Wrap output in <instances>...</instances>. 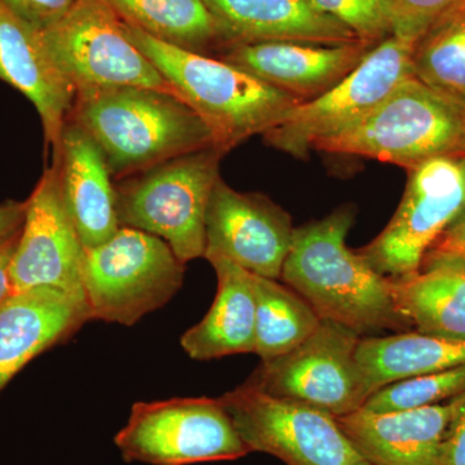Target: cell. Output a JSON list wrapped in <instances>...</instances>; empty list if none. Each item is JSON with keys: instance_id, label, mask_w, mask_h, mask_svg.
Here are the masks:
<instances>
[{"instance_id": "5bb4252c", "label": "cell", "mask_w": 465, "mask_h": 465, "mask_svg": "<svg viewBox=\"0 0 465 465\" xmlns=\"http://www.w3.org/2000/svg\"><path fill=\"white\" fill-rule=\"evenodd\" d=\"M293 231L289 213L271 198L237 192L220 177L208 202L204 256H225L250 273L281 280Z\"/></svg>"}, {"instance_id": "7a4b0ae2", "label": "cell", "mask_w": 465, "mask_h": 465, "mask_svg": "<svg viewBox=\"0 0 465 465\" xmlns=\"http://www.w3.org/2000/svg\"><path fill=\"white\" fill-rule=\"evenodd\" d=\"M70 119L96 142L115 179L215 148L210 127L185 101L150 88H113L76 97Z\"/></svg>"}, {"instance_id": "f546056e", "label": "cell", "mask_w": 465, "mask_h": 465, "mask_svg": "<svg viewBox=\"0 0 465 465\" xmlns=\"http://www.w3.org/2000/svg\"><path fill=\"white\" fill-rule=\"evenodd\" d=\"M21 17L36 29L45 30L56 24L78 0H5Z\"/></svg>"}, {"instance_id": "5b68a950", "label": "cell", "mask_w": 465, "mask_h": 465, "mask_svg": "<svg viewBox=\"0 0 465 465\" xmlns=\"http://www.w3.org/2000/svg\"><path fill=\"white\" fill-rule=\"evenodd\" d=\"M224 155L198 150L124 177L115 185L119 224L167 242L183 264L203 258L208 202Z\"/></svg>"}, {"instance_id": "8fae6325", "label": "cell", "mask_w": 465, "mask_h": 465, "mask_svg": "<svg viewBox=\"0 0 465 465\" xmlns=\"http://www.w3.org/2000/svg\"><path fill=\"white\" fill-rule=\"evenodd\" d=\"M464 210L465 153L430 159L409 170L396 213L357 252L391 280L415 273L437 238Z\"/></svg>"}, {"instance_id": "ffe728a7", "label": "cell", "mask_w": 465, "mask_h": 465, "mask_svg": "<svg viewBox=\"0 0 465 465\" xmlns=\"http://www.w3.org/2000/svg\"><path fill=\"white\" fill-rule=\"evenodd\" d=\"M203 3L215 20L222 50L241 43L349 45L361 42L356 34L318 9L311 0H203Z\"/></svg>"}, {"instance_id": "ba28073f", "label": "cell", "mask_w": 465, "mask_h": 465, "mask_svg": "<svg viewBox=\"0 0 465 465\" xmlns=\"http://www.w3.org/2000/svg\"><path fill=\"white\" fill-rule=\"evenodd\" d=\"M114 443L127 463L191 465L250 454L220 399L136 402Z\"/></svg>"}, {"instance_id": "6da1fadb", "label": "cell", "mask_w": 465, "mask_h": 465, "mask_svg": "<svg viewBox=\"0 0 465 465\" xmlns=\"http://www.w3.org/2000/svg\"><path fill=\"white\" fill-rule=\"evenodd\" d=\"M353 208L345 206L295 228L281 280L313 308L320 320L344 324L361 336L411 324L401 314L391 278L349 249Z\"/></svg>"}, {"instance_id": "9c48e42d", "label": "cell", "mask_w": 465, "mask_h": 465, "mask_svg": "<svg viewBox=\"0 0 465 465\" xmlns=\"http://www.w3.org/2000/svg\"><path fill=\"white\" fill-rule=\"evenodd\" d=\"M220 401L250 452L273 455L287 465H370L335 416L323 410L247 382Z\"/></svg>"}, {"instance_id": "7c38bea8", "label": "cell", "mask_w": 465, "mask_h": 465, "mask_svg": "<svg viewBox=\"0 0 465 465\" xmlns=\"http://www.w3.org/2000/svg\"><path fill=\"white\" fill-rule=\"evenodd\" d=\"M362 336L344 324L321 320L295 349L262 362L251 375V387L307 403L335 418L362 409L367 397L356 351Z\"/></svg>"}, {"instance_id": "52a82bcc", "label": "cell", "mask_w": 465, "mask_h": 465, "mask_svg": "<svg viewBox=\"0 0 465 465\" xmlns=\"http://www.w3.org/2000/svg\"><path fill=\"white\" fill-rule=\"evenodd\" d=\"M42 34L58 69L74 85L76 97L121 87L150 88L179 96L131 41L124 20L104 0H78Z\"/></svg>"}, {"instance_id": "8992f818", "label": "cell", "mask_w": 465, "mask_h": 465, "mask_svg": "<svg viewBox=\"0 0 465 465\" xmlns=\"http://www.w3.org/2000/svg\"><path fill=\"white\" fill-rule=\"evenodd\" d=\"M185 266L167 242L121 226L84 251L82 283L92 320L134 326L179 292Z\"/></svg>"}, {"instance_id": "d4e9b609", "label": "cell", "mask_w": 465, "mask_h": 465, "mask_svg": "<svg viewBox=\"0 0 465 465\" xmlns=\"http://www.w3.org/2000/svg\"><path fill=\"white\" fill-rule=\"evenodd\" d=\"M256 298L255 354L262 362L289 353L309 338L320 317L298 292L252 273Z\"/></svg>"}, {"instance_id": "2e32d148", "label": "cell", "mask_w": 465, "mask_h": 465, "mask_svg": "<svg viewBox=\"0 0 465 465\" xmlns=\"http://www.w3.org/2000/svg\"><path fill=\"white\" fill-rule=\"evenodd\" d=\"M0 81L25 94L41 116L45 143L57 149L76 91L47 50L42 30L0 0Z\"/></svg>"}, {"instance_id": "e0dca14e", "label": "cell", "mask_w": 465, "mask_h": 465, "mask_svg": "<svg viewBox=\"0 0 465 465\" xmlns=\"http://www.w3.org/2000/svg\"><path fill=\"white\" fill-rule=\"evenodd\" d=\"M465 391L439 405L393 412L358 410L336 418L370 465H440L443 440Z\"/></svg>"}, {"instance_id": "44dd1931", "label": "cell", "mask_w": 465, "mask_h": 465, "mask_svg": "<svg viewBox=\"0 0 465 465\" xmlns=\"http://www.w3.org/2000/svg\"><path fill=\"white\" fill-rule=\"evenodd\" d=\"M217 277L213 304L180 342L192 360L255 353L256 298L252 273L222 255H207Z\"/></svg>"}, {"instance_id": "4316f807", "label": "cell", "mask_w": 465, "mask_h": 465, "mask_svg": "<svg viewBox=\"0 0 465 465\" xmlns=\"http://www.w3.org/2000/svg\"><path fill=\"white\" fill-rule=\"evenodd\" d=\"M465 391V365L391 382L367 399L369 412H393L439 405Z\"/></svg>"}, {"instance_id": "ac0fdd59", "label": "cell", "mask_w": 465, "mask_h": 465, "mask_svg": "<svg viewBox=\"0 0 465 465\" xmlns=\"http://www.w3.org/2000/svg\"><path fill=\"white\" fill-rule=\"evenodd\" d=\"M92 321L84 293L35 287L0 308V391L33 358L72 338Z\"/></svg>"}, {"instance_id": "83f0119b", "label": "cell", "mask_w": 465, "mask_h": 465, "mask_svg": "<svg viewBox=\"0 0 465 465\" xmlns=\"http://www.w3.org/2000/svg\"><path fill=\"white\" fill-rule=\"evenodd\" d=\"M391 33L416 43L434 26L465 16V0H382Z\"/></svg>"}, {"instance_id": "603a6c76", "label": "cell", "mask_w": 465, "mask_h": 465, "mask_svg": "<svg viewBox=\"0 0 465 465\" xmlns=\"http://www.w3.org/2000/svg\"><path fill=\"white\" fill-rule=\"evenodd\" d=\"M356 358L370 397L391 382L465 365V341L419 331L367 336L358 342Z\"/></svg>"}, {"instance_id": "4fadbf2b", "label": "cell", "mask_w": 465, "mask_h": 465, "mask_svg": "<svg viewBox=\"0 0 465 465\" xmlns=\"http://www.w3.org/2000/svg\"><path fill=\"white\" fill-rule=\"evenodd\" d=\"M84 251L52 162L26 201L25 220L9 268L14 292L56 287L84 293Z\"/></svg>"}, {"instance_id": "836d02e7", "label": "cell", "mask_w": 465, "mask_h": 465, "mask_svg": "<svg viewBox=\"0 0 465 465\" xmlns=\"http://www.w3.org/2000/svg\"><path fill=\"white\" fill-rule=\"evenodd\" d=\"M26 202L0 204V243L20 231L25 220Z\"/></svg>"}, {"instance_id": "1f68e13d", "label": "cell", "mask_w": 465, "mask_h": 465, "mask_svg": "<svg viewBox=\"0 0 465 465\" xmlns=\"http://www.w3.org/2000/svg\"><path fill=\"white\" fill-rule=\"evenodd\" d=\"M430 251L465 255V210L437 238Z\"/></svg>"}, {"instance_id": "d6986e66", "label": "cell", "mask_w": 465, "mask_h": 465, "mask_svg": "<svg viewBox=\"0 0 465 465\" xmlns=\"http://www.w3.org/2000/svg\"><path fill=\"white\" fill-rule=\"evenodd\" d=\"M52 162L60 174L67 211L84 249H94L119 228L115 185L96 142L69 119Z\"/></svg>"}, {"instance_id": "277c9868", "label": "cell", "mask_w": 465, "mask_h": 465, "mask_svg": "<svg viewBox=\"0 0 465 465\" xmlns=\"http://www.w3.org/2000/svg\"><path fill=\"white\" fill-rule=\"evenodd\" d=\"M313 150L411 170L432 158L465 153V105L409 76L369 115Z\"/></svg>"}, {"instance_id": "30bf717a", "label": "cell", "mask_w": 465, "mask_h": 465, "mask_svg": "<svg viewBox=\"0 0 465 465\" xmlns=\"http://www.w3.org/2000/svg\"><path fill=\"white\" fill-rule=\"evenodd\" d=\"M414 45L388 36L335 87L291 110L280 124L262 134L264 142L292 157L307 158L316 143L356 124L412 76Z\"/></svg>"}, {"instance_id": "f1b7e54d", "label": "cell", "mask_w": 465, "mask_h": 465, "mask_svg": "<svg viewBox=\"0 0 465 465\" xmlns=\"http://www.w3.org/2000/svg\"><path fill=\"white\" fill-rule=\"evenodd\" d=\"M330 17L351 30L361 42L375 47L393 35L382 0H311Z\"/></svg>"}, {"instance_id": "cb8c5ba5", "label": "cell", "mask_w": 465, "mask_h": 465, "mask_svg": "<svg viewBox=\"0 0 465 465\" xmlns=\"http://www.w3.org/2000/svg\"><path fill=\"white\" fill-rule=\"evenodd\" d=\"M128 25L197 54L223 43L203 0H104Z\"/></svg>"}, {"instance_id": "9a60e30c", "label": "cell", "mask_w": 465, "mask_h": 465, "mask_svg": "<svg viewBox=\"0 0 465 465\" xmlns=\"http://www.w3.org/2000/svg\"><path fill=\"white\" fill-rule=\"evenodd\" d=\"M372 45L302 42L241 43L223 48L219 58L240 67L300 103L317 99L351 74Z\"/></svg>"}, {"instance_id": "7402d4cb", "label": "cell", "mask_w": 465, "mask_h": 465, "mask_svg": "<svg viewBox=\"0 0 465 465\" xmlns=\"http://www.w3.org/2000/svg\"><path fill=\"white\" fill-rule=\"evenodd\" d=\"M391 291L416 331L465 341V255L428 251L418 272L391 280Z\"/></svg>"}, {"instance_id": "484cf974", "label": "cell", "mask_w": 465, "mask_h": 465, "mask_svg": "<svg viewBox=\"0 0 465 465\" xmlns=\"http://www.w3.org/2000/svg\"><path fill=\"white\" fill-rule=\"evenodd\" d=\"M411 70L421 84L465 105V16L425 33L414 45Z\"/></svg>"}, {"instance_id": "d6a6232c", "label": "cell", "mask_w": 465, "mask_h": 465, "mask_svg": "<svg viewBox=\"0 0 465 465\" xmlns=\"http://www.w3.org/2000/svg\"><path fill=\"white\" fill-rule=\"evenodd\" d=\"M20 231L0 243V308L15 293L9 268H11L12 258L16 251Z\"/></svg>"}, {"instance_id": "3957f363", "label": "cell", "mask_w": 465, "mask_h": 465, "mask_svg": "<svg viewBox=\"0 0 465 465\" xmlns=\"http://www.w3.org/2000/svg\"><path fill=\"white\" fill-rule=\"evenodd\" d=\"M124 27L180 99L206 122L215 148L224 154L250 137L268 133L300 104L222 58L167 45L125 23Z\"/></svg>"}, {"instance_id": "4dcf8cb0", "label": "cell", "mask_w": 465, "mask_h": 465, "mask_svg": "<svg viewBox=\"0 0 465 465\" xmlns=\"http://www.w3.org/2000/svg\"><path fill=\"white\" fill-rule=\"evenodd\" d=\"M440 465H465V403L445 434Z\"/></svg>"}]
</instances>
